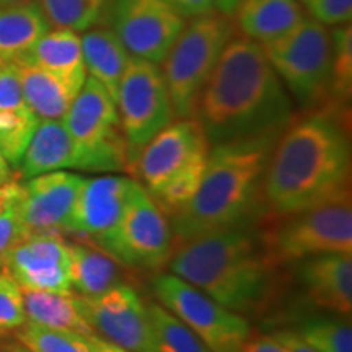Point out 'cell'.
<instances>
[{
    "label": "cell",
    "instance_id": "b9f144b4",
    "mask_svg": "<svg viewBox=\"0 0 352 352\" xmlns=\"http://www.w3.org/2000/svg\"><path fill=\"white\" fill-rule=\"evenodd\" d=\"M12 182H13V173H12L10 164H8L6 157L0 153V186H3V184H8Z\"/></svg>",
    "mask_w": 352,
    "mask_h": 352
},
{
    "label": "cell",
    "instance_id": "1f68e13d",
    "mask_svg": "<svg viewBox=\"0 0 352 352\" xmlns=\"http://www.w3.org/2000/svg\"><path fill=\"white\" fill-rule=\"evenodd\" d=\"M294 331L315 352H352L351 324L342 320H305Z\"/></svg>",
    "mask_w": 352,
    "mask_h": 352
},
{
    "label": "cell",
    "instance_id": "ac0fdd59",
    "mask_svg": "<svg viewBox=\"0 0 352 352\" xmlns=\"http://www.w3.org/2000/svg\"><path fill=\"white\" fill-rule=\"evenodd\" d=\"M300 280L315 307L347 316L352 314V254H320L302 259Z\"/></svg>",
    "mask_w": 352,
    "mask_h": 352
},
{
    "label": "cell",
    "instance_id": "e0dca14e",
    "mask_svg": "<svg viewBox=\"0 0 352 352\" xmlns=\"http://www.w3.org/2000/svg\"><path fill=\"white\" fill-rule=\"evenodd\" d=\"M82 182L83 176L59 170L21 184L16 208L26 232L65 230Z\"/></svg>",
    "mask_w": 352,
    "mask_h": 352
},
{
    "label": "cell",
    "instance_id": "7402d4cb",
    "mask_svg": "<svg viewBox=\"0 0 352 352\" xmlns=\"http://www.w3.org/2000/svg\"><path fill=\"white\" fill-rule=\"evenodd\" d=\"M12 63L19 70L25 104L32 109L34 116L39 121L63 120L80 88L50 70L16 60Z\"/></svg>",
    "mask_w": 352,
    "mask_h": 352
},
{
    "label": "cell",
    "instance_id": "d6986e66",
    "mask_svg": "<svg viewBox=\"0 0 352 352\" xmlns=\"http://www.w3.org/2000/svg\"><path fill=\"white\" fill-rule=\"evenodd\" d=\"M21 178L59 170H80V155L63 120H41L20 160Z\"/></svg>",
    "mask_w": 352,
    "mask_h": 352
},
{
    "label": "cell",
    "instance_id": "74e56055",
    "mask_svg": "<svg viewBox=\"0 0 352 352\" xmlns=\"http://www.w3.org/2000/svg\"><path fill=\"white\" fill-rule=\"evenodd\" d=\"M241 352H285L284 346L276 340L274 334H252L245 341Z\"/></svg>",
    "mask_w": 352,
    "mask_h": 352
},
{
    "label": "cell",
    "instance_id": "ee69618b",
    "mask_svg": "<svg viewBox=\"0 0 352 352\" xmlns=\"http://www.w3.org/2000/svg\"><path fill=\"white\" fill-rule=\"evenodd\" d=\"M0 352H15V342H0Z\"/></svg>",
    "mask_w": 352,
    "mask_h": 352
},
{
    "label": "cell",
    "instance_id": "5bb4252c",
    "mask_svg": "<svg viewBox=\"0 0 352 352\" xmlns=\"http://www.w3.org/2000/svg\"><path fill=\"white\" fill-rule=\"evenodd\" d=\"M209 140L192 118L171 121L145 144L129 171L139 176L148 195L155 196L171 178L209 153Z\"/></svg>",
    "mask_w": 352,
    "mask_h": 352
},
{
    "label": "cell",
    "instance_id": "5b68a950",
    "mask_svg": "<svg viewBox=\"0 0 352 352\" xmlns=\"http://www.w3.org/2000/svg\"><path fill=\"white\" fill-rule=\"evenodd\" d=\"M236 33L232 16L220 12H209L184 23L162 63L176 118H192L201 90Z\"/></svg>",
    "mask_w": 352,
    "mask_h": 352
},
{
    "label": "cell",
    "instance_id": "f546056e",
    "mask_svg": "<svg viewBox=\"0 0 352 352\" xmlns=\"http://www.w3.org/2000/svg\"><path fill=\"white\" fill-rule=\"evenodd\" d=\"M39 120L28 107L0 111V153L16 166L28 147Z\"/></svg>",
    "mask_w": 352,
    "mask_h": 352
},
{
    "label": "cell",
    "instance_id": "d6a6232c",
    "mask_svg": "<svg viewBox=\"0 0 352 352\" xmlns=\"http://www.w3.org/2000/svg\"><path fill=\"white\" fill-rule=\"evenodd\" d=\"M26 321L23 307V290L10 276V272L0 270V334L15 331Z\"/></svg>",
    "mask_w": 352,
    "mask_h": 352
},
{
    "label": "cell",
    "instance_id": "30bf717a",
    "mask_svg": "<svg viewBox=\"0 0 352 352\" xmlns=\"http://www.w3.org/2000/svg\"><path fill=\"white\" fill-rule=\"evenodd\" d=\"M127 147V171L153 135L175 121V109L158 64L129 57L116 95Z\"/></svg>",
    "mask_w": 352,
    "mask_h": 352
},
{
    "label": "cell",
    "instance_id": "ffe728a7",
    "mask_svg": "<svg viewBox=\"0 0 352 352\" xmlns=\"http://www.w3.org/2000/svg\"><path fill=\"white\" fill-rule=\"evenodd\" d=\"M305 16L300 0H243L232 19L236 32L263 44L290 32Z\"/></svg>",
    "mask_w": 352,
    "mask_h": 352
},
{
    "label": "cell",
    "instance_id": "277c9868",
    "mask_svg": "<svg viewBox=\"0 0 352 352\" xmlns=\"http://www.w3.org/2000/svg\"><path fill=\"white\" fill-rule=\"evenodd\" d=\"M277 138L210 145L199 189L183 209L170 215L175 246L254 220L258 202L263 201L264 170Z\"/></svg>",
    "mask_w": 352,
    "mask_h": 352
},
{
    "label": "cell",
    "instance_id": "60d3db41",
    "mask_svg": "<svg viewBox=\"0 0 352 352\" xmlns=\"http://www.w3.org/2000/svg\"><path fill=\"white\" fill-rule=\"evenodd\" d=\"M243 0H215V10L226 15H233Z\"/></svg>",
    "mask_w": 352,
    "mask_h": 352
},
{
    "label": "cell",
    "instance_id": "4dcf8cb0",
    "mask_svg": "<svg viewBox=\"0 0 352 352\" xmlns=\"http://www.w3.org/2000/svg\"><path fill=\"white\" fill-rule=\"evenodd\" d=\"M333 46V85L329 103L349 107L352 91V28L351 23L329 30Z\"/></svg>",
    "mask_w": 352,
    "mask_h": 352
},
{
    "label": "cell",
    "instance_id": "3957f363",
    "mask_svg": "<svg viewBox=\"0 0 352 352\" xmlns=\"http://www.w3.org/2000/svg\"><path fill=\"white\" fill-rule=\"evenodd\" d=\"M166 266L171 274L241 316L263 311L274 290L276 267L254 220L176 245Z\"/></svg>",
    "mask_w": 352,
    "mask_h": 352
},
{
    "label": "cell",
    "instance_id": "52a82bcc",
    "mask_svg": "<svg viewBox=\"0 0 352 352\" xmlns=\"http://www.w3.org/2000/svg\"><path fill=\"white\" fill-rule=\"evenodd\" d=\"M261 233L274 267L320 254H352L351 195L283 215Z\"/></svg>",
    "mask_w": 352,
    "mask_h": 352
},
{
    "label": "cell",
    "instance_id": "603a6c76",
    "mask_svg": "<svg viewBox=\"0 0 352 352\" xmlns=\"http://www.w3.org/2000/svg\"><path fill=\"white\" fill-rule=\"evenodd\" d=\"M82 41V56L87 72L104 87L116 101L118 87L129 63L131 54L118 34L109 28H88Z\"/></svg>",
    "mask_w": 352,
    "mask_h": 352
},
{
    "label": "cell",
    "instance_id": "484cf974",
    "mask_svg": "<svg viewBox=\"0 0 352 352\" xmlns=\"http://www.w3.org/2000/svg\"><path fill=\"white\" fill-rule=\"evenodd\" d=\"M50 23L38 2L0 7V59L13 60L33 46Z\"/></svg>",
    "mask_w": 352,
    "mask_h": 352
},
{
    "label": "cell",
    "instance_id": "8fae6325",
    "mask_svg": "<svg viewBox=\"0 0 352 352\" xmlns=\"http://www.w3.org/2000/svg\"><path fill=\"white\" fill-rule=\"evenodd\" d=\"M153 294L160 305L178 316L210 352H241L252 324L175 274H157Z\"/></svg>",
    "mask_w": 352,
    "mask_h": 352
},
{
    "label": "cell",
    "instance_id": "8992f818",
    "mask_svg": "<svg viewBox=\"0 0 352 352\" xmlns=\"http://www.w3.org/2000/svg\"><path fill=\"white\" fill-rule=\"evenodd\" d=\"M261 47L290 98L303 111L331 101L333 46L323 23L305 16L290 32L263 43Z\"/></svg>",
    "mask_w": 352,
    "mask_h": 352
},
{
    "label": "cell",
    "instance_id": "d590c367",
    "mask_svg": "<svg viewBox=\"0 0 352 352\" xmlns=\"http://www.w3.org/2000/svg\"><path fill=\"white\" fill-rule=\"evenodd\" d=\"M26 107L16 65L12 60L0 67V111Z\"/></svg>",
    "mask_w": 352,
    "mask_h": 352
},
{
    "label": "cell",
    "instance_id": "2e32d148",
    "mask_svg": "<svg viewBox=\"0 0 352 352\" xmlns=\"http://www.w3.org/2000/svg\"><path fill=\"white\" fill-rule=\"evenodd\" d=\"M134 182L118 175L83 178L65 232L98 245L120 222Z\"/></svg>",
    "mask_w": 352,
    "mask_h": 352
},
{
    "label": "cell",
    "instance_id": "7bdbcfd3",
    "mask_svg": "<svg viewBox=\"0 0 352 352\" xmlns=\"http://www.w3.org/2000/svg\"><path fill=\"white\" fill-rule=\"evenodd\" d=\"M33 2V0H0V7H12V6H21V3Z\"/></svg>",
    "mask_w": 352,
    "mask_h": 352
},
{
    "label": "cell",
    "instance_id": "f1b7e54d",
    "mask_svg": "<svg viewBox=\"0 0 352 352\" xmlns=\"http://www.w3.org/2000/svg\"><path fill=\"white\" fill-rule=\"evenodd\" d=\"M109 0H39L47 23L54 28L87 32L98 23Z\"/></svg>",
    "mask_w": 352,
    "mask_h": 352
},
{
    "label": "cell",
    "instance_id": "d4e9b609",
    "mask_svg": "<svg viewBox=\"0 0 352 352\" xmlns=\"http://www.w3.org/2000/svg\"><path fill=\"white\" fill-rule=\"evenodd\" d=\"M23 307L26 321L41 324L46 328L65 329L80 334H95L85 315L80 298L72 292L57 294L47 290L23 289Z\"/></svg>",
    "mask_w": 352,
    "mask_h": 352
},
{
    "label": "cell",
    "instance_id": "836d02e7",
    "mask_svg": "<svg viewBox=\"0 0 352 352\" xmlns=\"http://www.w3.org/2000/svg\"><path fill=\"white\" fill-rule=\"evenodd\" d=\"M311 19L324 26L351 23L352 0H300Z\"/></svg>",
    "mask_w": 352,
    "mask_h": 352
},
{
    "label": "cell",
    "instance_id": "bcb514c9",
    "mask_svg": "<svg viewBox=\"0 0 352 352\" xmlns=\"http://www.w3.org/2000/svg\"><path fill=\"white\" fill-rule=\"evenodd\" d=\"M3 63H6V60H2V59H0V67H2Z\"/></svg>",
    "mask_w": 352,
    "mask_h": 352
},
{
    "label": "cell",
    "instance_id": "e575fe53",
    "mask_svg": "<svg viewBox=\"0 0 352 352\" xmlns=\"http://www.w3.org/2000/svg\"><path fill=\"white\" fill-rule=\"evenodd\" d=\"M19 197L10 202L6 209L0 210V270L3 267V261H6L7 253L10 252L12 246L28 233L23 223H21L19 208H16Z\"/></svg>",
    "mask_w": 352,
    "mask_h": 352
},
{
    "label": "cell",
    "instance_id": "f6af8a7d",
    "mask_svg": "<svg viewBox=\"0 0 352 352\" xmlns=\"http://www.w3.org/2000/svg\"><path fill=\"white\" fill-rule=\"evenodd\" d=\"M15 352H28V351H26L21 344H19V342H15Z\"/></svg>",
    "mask_w": 352,
    "mask_h": 352
},
{
    "label": "cell",
    "instance_id": "83f0119b",
    "mask_svg": "<svg viewBox=\"0 0 352 352\" xmlns=\"http://www.w3.org/2000/svg\"><path fill=\"white\" fill-rule=\"evenodd\" d=\"M15 334L19 344L28 352H95L91 334L46 328L32 321H25Z\"/></svg>",
    "mask_w": 352,
    "mask_h": 352
},
{
    "label": "cell",
    "instance_id": "9a60e30c",
    "mask_svg": "<svg viewBox=\"0 0 352 352\" xmlns=\"http://www.w3.org/2000/svg\"><path fill=\"white\" fill-rule=\"evenodd\" d=\"M3 270L23 289L70 292L69 243L59 232L26 233L7 253Z\"/></svg>",
    "mask_w": 352,
    "mask_h": 352
},
{
    "label": "cell",
    "instance_id": "9c48e42d",
    "mask_svg": "<svg viewBox=\"0 0 352 352\" xmlns=\"http://www.w3.org/2000/svg\"><path fill=\"white\" fill-rule=\"evenodd\" d=\"M96 246L122 266L160 271L173 254L175 239L164 210L142 184L134 182L120 222Z\"/></svg>",
    "mask_w": 352,
    "mask_h": 352
},
{
    "label": "cell",
    "instance_id": "ba28073f",
    "mask_svg": "<svg viewBox=\"0 0 352 352\" xmlns=\"http://www.w3.org/2000/svg\"><path fill=\"white\" fill-rule=\"evenodd\" d=\"M63 122L80 155V170L113 173L127 170V147L116 101L88 76Z\"/></svg>",
    "mask_w": 352,
    "mask_h": 352
},
{
    "label": "cell",
    "instance_id": "7c38bea8",
    "mask_svg": "<svg viewBox=\"0 0 352 352\" xmlns=\"http://www.w3.org/2000/svg\"><path fill=\"white\" fill-rule=\"evenodd\" d=\"M111 23L131 56L162 64L186 19L168 0H113Z\"/></svg>",
    "mask_w": 352,
    "mask_h": 352
},
{
    "label": "cell",
    "instance_id": "6da1fadb",
    "mask_svg": "<svg viewBox=\"0 0 352 352\" xmlns=\"http://www.w3.org/2000/svg\"><path fill=\"white\" fill-rule=\"evenodd\" d=\"M349 107L328 103L294 116L272 145L263 201L277 217L351 195Z\"/></svg>",
    "mask_w": 352,
    "mask_h": 352
},
{
    "label": "cell",
    "instance_id": "8d00e7d4",
    "mask_svg": "<svg viewBox=\"0 0 352 352\" xmlns=\"http://www.w3.org/2000/svg\"><path fill=\"white\" fill-rule=\"evenodd\" d=\"M183 19H195L215 10V0H168Z\"/></svg>",
    "mask_w": 352,
    "mask_h": 352
},
{
    "label": "cell",
    "instance_id": "f35d334b",
    "mask_svg": "<svg viewBox=\"0 0 352 352\" xmlns=\"http://www.w3.org/2000/svg\"><path fill=\"white\" fill-rule=\"evenodd\" d=\"M274 338L284 346L285 352H315L296 331H290V329L276 331Z\"/></svg>",
    "mask_w": 352,
    "mask_h": 352
},
{
    "label": "cell",
    "instance_id": "44dd1931",
    "mask_svg": "<svg viewBox=\"0 0 352 352\" xmlns=\"http://www.w3.org/2000/svg\"><path fill=\"white\" fill-rule=\"evenodd\" d=\"M13 60L50 70L78 88H82L87 78L80 36L72 30L57 28L54 32H46L33 46Z\"/></svg>",
    "mask_w": 352,
    "mask_h": 352
},
{
    "label": "cell",
    "instance_id": "4316f807",
    "mask_svg": "<svg viewBox=\"0 0 352 352\" xmlns=\"http://www.w3.org/2000/svg\"><path fill=\"white\" fill-rule=\"evenodd\" d=\"M155 352H210L178 316L158 302L147 303Z\"/></svg>",
    "mask_w": 352,
    "mask_h": 352
},
{
    "label": "cell",
    "instance_id": "cb8c5ba5",
    "mask_svg": "<svg viewBox=\"0 0 352 352\" xmlns=\"http://www.w3.org/2000/svg\"><path fill=\"white\" fill-rule=\"evenodd\" d=\"M70 289L80 297H98L121 284L120 263L94 243H69Z\"/></svg>",
    "mask_w": 352,
    "mask_h": 352
},
{
    "label": "cell",
    "instance_id": "ab89813d",
    "mask_svg": "<svg viewBox=\"0 0 352 352\" xmlns=\"http://www.w3.org/2000/svg\"><path fill=\"white\" fill-rule=\"evenodd\" d=\"M91 344H94L95 352H127L122 349V347L103 340V338L98 336V334H91Z\"/></svg>",
    "mask_w": 352,
    "mask_h": 352
},
{
    "label": "cell",
    "instance_id": "7a4b0ae2",
    "mask_svg": "<svg viewBox=\"0 0 352 352\" xmlns=\"http://www.w3.org/2000/svg\"><path fill=\"white\" fill-rule=\"evenodd\" d=\"M294 116V101L261 44L240 33L228 41L192 113L209 145L277 138Z\"/></svg>",
    "mask_w": 352,
    "mask_h": 352
},
{
    "label": "cell",
    "instance_id": "4fadbf2b",
    "mask_svg": "<svg viewBox=\"0 0 352 352\" xmlns=\"http://www.w3.org/2000/svg\"><path fill=\"white\" fill-rule=\"evenodd\" d=\"M78 298L95 334L127 352H155L147 303L129 284L114 285L98 297Z\"/></svg>",
    "mask_w": 352,
    "mask_h": 352
}]
</instances>
